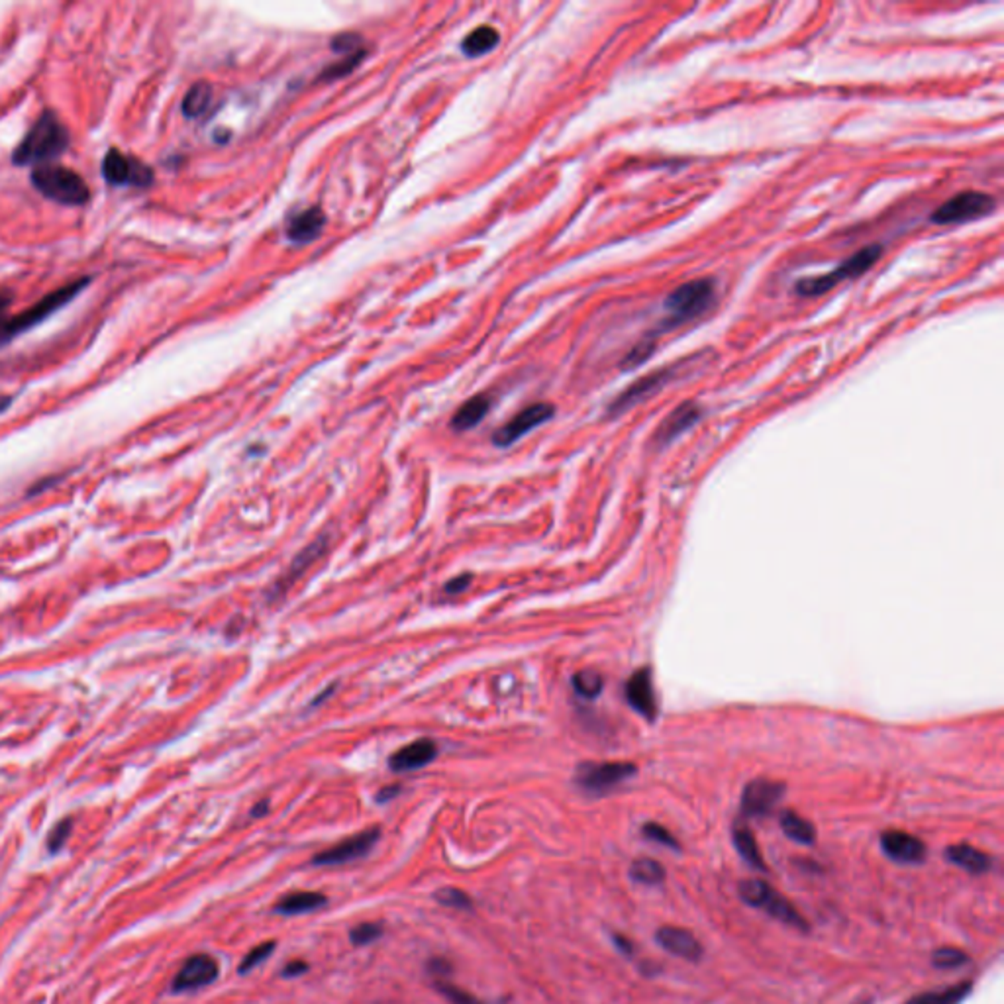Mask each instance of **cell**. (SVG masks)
I'll return each instance as SVG.
<instances>
[{
  "mask_svg": "<svg viewBox=\"0 0 1004 1004\" xmlns=\"http://www.w3.org/2000/svg\"><path fill=\"white\" fill-rule=\"evenodd\" d=\"M69 147V132L64 122L54 114L52 110L35 120L30 132L24 135L22 144L16 147L15 159L16 165H40L44 161L55 159Z\"/></svg>",
  "mask_w": 1004,
  "mask_h": 1004,
  "instance_id": "cell-1",
  "label": "cell"
},
{
  "mask_svg": "<svg viewBox=\"0 0 1004 1004\" xmlns=\"http://www.w3.org/2000/svg\"><path fill=\"white\" fill-rule=\"evenodd\" d=\"M716 284L712 279H695L681 284L665 301V320L660 332H671L687 322L699 318L714 304ZM657 333V332H655ZM653 333V336H655Z\"/></svg>",
  "mask_w": 1004,
  "mask_h": 1004,
  "instance_id": "cell-2",
  "label": "cell"
},
{
  "mask_svg": "<svg viewBox=\"0 0 1004 1004\" xmlns=\"http://www.w3.org/2000/svg\"><path fill=\"white\" fill-rule=\"evenodd\" d=\"M32 183L49 201L67 206H81L91 198L86 183L75 171L61 165H40L32 173Z\"/></svg>",
  "mask_w": 1004,
  "mask_h": 1004,
  "instance_id": "cell-3",
  "label": "cell"
},
{
  "mask_svg": "<svg viewBox=\"0 0 1004 1004\" xmlns=\"http://www.w3.org/2000/svg\"><path fill=\"white\" fill-rule=\"evenodd\" d=\"M86 284H89V279L75 281L64 289H57L55 293L44 296L38 304L24 310L22 314L15 318H0V348H3V345L8 343L10 340H15L18 333L34 328L35 324H40V322L52 316L55 310L71 303L86 287Z\"/></svg>",
  "mask_w": 1004,
  "mask_h": 1004,
  "instance_id": "cell-4",
  "label": "cell"
},
{
  "mask_svg": "<svg viewBox=\"0 0 1004 1004\" xmlns=\"http://www.w3.org/2000/svg\"><path fill=\"white\" fill-rule=\"evenodd\" d=\"M740 899L748 904V907L760 909L765 914H770L771 919L783 922L790 928H797L800 932H809V922L802 919L799 910L792 904L780 897L779 892L765 881L760 879H748L738 885Z\"/></svg>",
  "mask_w": 1004,
  "mask_h": 1004,
  "instance_id": "cell-5",
  "label": "cell"
},
{
  "mask_svg": "<svg viewBox=\"0 0 1004 1004\" xmlns=\"http://www.w3.org/2000/svg\"><path fill=\"white\" fill-rule=\"evenodd\" d=\"M881 253H883V247L879 244L867 245V247H863V250H860L858 253H853L850 259H846L844 263H840L834 271L826 273V275L807 277V279L797 281L795 291L800 296L824 294L828 291H832L836 284H840L841 281L861 277L863 273H867L873 267V263L877 262L879 257H881Z\"/></svg>",
  "mask_w": 1004,
  "mask_h": 1004,
  "instance_id": "cell-6",
  "label": "cell"
},
{
  "mask_svg": "<svg viewBox=\"0 0 1004 1004\" xmlns=\"http://www.w3.org/2000/svg\"><path fill=\"white\" fill-rule=\"evenodd\" d=\"M638 773V767L628 761H587L577 767L575 783L581 790H585L587 795L601 797L622 785L624 780L631 779Z\"/></svg>",
  "mask_w": 1004,
  "mask_h": 1004,
  "instance_id": "cell-7",
  "label": "cell"
},
{
  "mask_svg": "<svg viewBox=\"0 0 1004 1004\" xmlns=\"http://www.w3.org/2000/svg\"><path fill=\"white\" fill-rule=\"evenodd\" d=\"M997 208L995 196L979 191H965L956 196H951L939 208H936L929 220L932 224L938 226H951V224H965L977 218H983L993 213Z\"/></svg>",
  "mask_w": 1004,
  "mask_h": 1004,
  "instance_id": "cell-8",
  "label": "cell"
},
{
  "mask_svg": "<svg viewBox=\"0 0 1004 1004\" xmlns=\"http://www.w3.org/2000/svg\"><path fill=\"white\" fill-rule=\"evenodd\" d=\"M103 175L116 187H138L145 189L154 183V171L144 161L124 155L118 150H110L103 161Z\"/></svg>",
  "mask_w": 1004,
  "mask_h": 1004,
  "instance_id": "cell-9",
  "label": "cell"
},
{
  "mask_svg": "<svg viewBox=\"0 0 1004 1004\" xmlns=\"http://www.w3.org/2000/svg\"><path fill=\"white\" fill-rule=\"evenodd\" d=\"M785 797V785L773 779H753L741 792V814L748 818L770 816L780 799Z\"/></svg>",
  "mask_w": 1004,
  "mask_h": 1004,
  "instance_id": "cell-10",
  "label": "cell"
},
{
  "mask_svg": "<svg viewBox=\"0 0 1004 1004\" xmlns=\"http://www.w3.org/2000/svg\"><path fill=\"white\" fill-rule=\"evenodd\" d=\"M553 414H555V408L550 403L530 404L522 413H518L511 422H506L497 433H494L492 442L494 445H499V448H508V445H512L514 442L526 436L528 432L542 426L543 422H548V420L553 418Z\"/></svg>",
  "mask_w": 1004,
  "mask_h": 1004,
  "instance_id": "cell-11",
  "label": "cell"
},
{
  "mask_svg": "<svg viewBox=\"0 0 1004 1004\" xmlns=\"http://www.w3.org/2000/svg\"><path fill=\"white\" fill-rule=\"evenodd\" d=\"M381 838V832L379 828H369V830H363L362 834H355L348 840L340 841V844L332 846L330 850L318 853L316 858L313 860L314 865H343L348 861H355L359 858H363V855H367L371 850L375 848V844Z\"/></svg>",
  "mask_w": 1004,
  "mask_h": 1004,
  "instance_id": "cell-12",
  "label": "cell"
},
{
  "mask_svg": "<svg viewBox=\"0 0 1004 1004\" xmlns=\"http://www.w3.org/2000/svg\"><path fill=\"white\" fill-rule=\"evenodd\" d=\"M675 367H665V369H660V371H653V373L646 375L643 379L636 381L634 385L628 387L622 394L618 396V399L609 406V414L611 416H618L626 413L628 408H631L634 404L646 401L648 396H651L655 391H660L661 387H665L669 381H671L675 377Z\"/></svg>",
  "mask_w": 1004,
  "mask_h": 1004,
  "instance_id": "cell-13",
  "label": "cell"
},
{
  "mask_svg": "<svg viewBox=\"0 0 1004 1004\" xmlns=\"http://www.w3.org/2000/svg\"><path fill=\"white\" fill-rule=\"evenodd\" d=\"M881 848L889 860L900 865H919L926 860L924 841L909 832H902V830H887V832H883Z\"/></svg>",
  "mask_w": 1004,
  "mask_h": 1004,
  "instance_id": "cell-14",
  "label": "cell"
},
{
  "mask_svg": "<svg viewBox=\"0 0 1004 1004\" xmlns=\"http://www.w3.org/2000/svg\"><path fill=\"white\" fill-rule=\"evenodd\" d=\"M218 977V963L214 958L198 953V956L189 958L183 963L179 969L175 981H173V990L175 993H187V990H194L206 987Z\"/></svg>",
  "mask_w": 1004,
  "mask_h": 1004,
  "instance_id": "cell-15",
  "label": "cell"
},
{
  "mask_svg": "<svg viewBox=\"0 0 1004 1004\" xmlns=\"http://www.w3.org/2000/svg\"><path fill=\"white\" fill-rule=\"evenodd\" d=\"M624 699L640 716L646 721L653 722L657 716V702H655V691L651 671L648 667H641L631 675L624 685Z\"/></svg>",
  "mask_w": 1004,
  "mask_h": 1004,
  "instance_id": "cell-16",
  "label": "cell"
},
{
  "mask_svg": "<svg viewBox=\"0 0 1004 1004\" xmlns=\"http://www.w3.org/2000/svg\"><path fill=\"white\" fill-rule=\"evenodd\" d=\"M655 941L660 944L667 953L677 956L685 961H701L704 948L701 941L691 934L689 929L677 928V926H663L655 932Z\"/></svg>",
  "mask_w": 1004,
  "mask_h": 1004,
  "instance_id": "cell-17",
  "label": "cell"
},
{
  "mask_svg": "<svg viewBox=\"0 0 1004 1004\" xmlns=\"http://www.w3.org/2000/svg\"><path fill=\"white\" fill-rule=\"evenodd\" d=\"M702 416V408L697 404V403H683L681 406H677L675 411L669 414L663 424L657 428L655 432V443L657 445H667L671 443L675 438H679L681 433L687 432L691 426H695L699 420Z\"/></svg>",
  "mask_w": 1004,
  "mask_h": 1004,
  "instance_id": "cell-18",
  "label": "cell"
},
{
  "mask_svg": "<svg viewBox=\"0 0 1004 1004\" xmlns=\"http://www.w3.org/2000/svg\"><path fill=\"white\" fill-rule=\"evenodd\" d=\"M438 755V746L432 740H416L403 750L391 755L389 765L393 771H414L428 765Z\"/></svg>",
  "mask_w": 1004,
  "mask_h": 1004,
  "instance_id": "cell-19",
  "label": "cell"
},
{
  "mask_svg": "<svg viewBox=\"0 0 1004 1004\" xmlns=\"http://www.w3.org/2000/svg\"><path fill=\"white\" fill-rule=\"evenodd\" d=\"M326 226V214L320 208H308L294 214L289 220L287 238L294 244H306L318 238V234Z\"/></svg>",
  "mask_w": 1004,
  "mask_h": 1004,
  "instance_id": "cell-20",
  "label": "cell"
},
{
  "mask_svg": "<svg viewBox=\"0 0 1004 1004\" xmlns=\"http://www.w3.org/2000/svg\"><path fill=\"white\" fill-rule=\"evenodd\" d=\"M326 902L328 899L322 895V892H314V890L289 892V895L279 899V902L275 904V912L283 916H299L306 912H314L324 907Z\"/></svg>",
  "mask_w": 1004,
  "mask_h": 1004,
  "instance_id": "cell-21",
  "label": "cell"
},
{
  "mask_svg": "<svg viewBox=\"0 0 1004 1004\" xmlns=\"http://www.w3.org/2000/svg\"><path fill=\"white\" fill-rule=\"evenodd\" d=\"M946 858L953 863L961 867V870H965L967 873L971 875H983L990 870V858L981 851L977 850L969 844H956V846H949L948 851H946Z\"/></svg>",
  "mask_w": 1004,
  "mask_h": 1004,
  "instance_id": "cell-22",
  "label": "cell"
},
{
  "mask_svg": "<svg viewBox=\"0 0 1004 1004\" xmlns=\"http://www.w3.org/2000/svg\"><path fill=\"white\" fill-rule=\"evenodd\" d=\"M326 545H328L326 538H320V540H316L314 543H310L304 552H301L299 555H296V557H294V562H293V565L289 567L287 575H284V577L281 579V582L277 585V589H273V592L287 591L296 579H299L303 573H306V569H308L310 565H313V563L318 560V557H322V553H324V550H326Z\"/></svg>",
  "mask_w": 1004,
  "mask_h": 1004,
  "instance_id": "cell-23",
  "label": "cell"
},
{
  "mask_svg": "<svg viewBox=\"0 0 1004 1004\" xmlns=\"http://www.w3.org/2000/svg\"><path fill=\"white\" fill-rule=\"evenodd\" d=\"M732 841H734V848L736 851L741 855V860L746 861L750 867H753V870L758 871H767L765 867V861H763V855H761V850L758 846V841H755L751 830L748 826L743 824H734L732 828Z\"/></svg>",
  "mask_w": 1004,
  "mask_h": 1004,
  "instance_id": "cell-24",
  "label": "cell"
},
{
  "mask_svg": "<svg viewBox=\"0 0 1004 1004\" xmlns=\"http://www.w3.org/2000/svg\"><path fill=\"white\" fill-rule=\"evenodd\" d=\"M489 408H491V399L487 394L473 396V399H469L460 411L453 414L452 428L457 432H467L471 428H475L481 420L487 416Z\"/></svg>",
  "mask_w": 1004,
  "mask_h": 1004,
  "instance_id": "cell-25",
  "label": "cell"
},
{
  "mask_svg": "<svg viewBox=\"0 0 1004 1004\" xmlns=\"http://www.w3.org/2000/svg\"><path fill=\"white\" fill-rule=\"evenodd\" d=\"M779 824H780V830H783V834L789 840L797 841V844L812 846L816 841V828L812 826V822L807 820V818H802L800 814H797L795 810L780 812Z\"/></svg>",
  "mask_w": 1004,
  "mask_h": 1004,
  "instance_id": "cell-26",
  "label": "cell"
},
{
  "mask_svg": "<svg viewBox=\"0 0 1004 1004\" xmlns=\"http://www.w3.org/2000/svg\"><path fill=\"white\" fill-rule=\"evenodd\" d=\"M973 983L961 981L946 989L928 990V993H920L912 999H909L904 1004H961L967 997L971 995Z\"/></svg>",
  "mask_w": 1004,
  "mask_h": 1004,
  "instance_id": "cell-27",
  "label": "cell"
},
{
  "mask_svg": "<svg viewBox=\"0 0 1004 1004\" xmlns=\"http://www.w3.org/2000/svg\"><path fill=\"white\" fill-rule=\"evenodd\" d=\"M499 42H501L499 30H494L491 26H479L463 40L462 49L469 57H481L492 52V49L499 45Z\"/></svg>",
  "mask_w": 1004,
  "mask_h": 1004,
  "instance_id": "cell-28",
  "label": "cell"
},
{
  "mask_svg": "<svg viewBox=\"0 0 1004 1004\" xmlns=\"http://www.w3.org/2000/svg\"><path fill=\"white\" fill-rule=\"evenodd\" d=\"M210 104H213V86L204 81L194 83L183 98V113L189 118H201L208 113Z\"/></svg>",
  "mask_w": 1004,
  "mask_h": 1004,
  "instance_id": "cell-29",
  "label": "cell"
},
{
  "mask_svg": "<svg viewBox=\"0 0 1004 1004\" xmlns=\"http://www.w3.org/2000/svg\"><path fill=\"white\" fill-rule=\"evenodd\" d=\"M631 881H636L640 885H648V887H657L661 885L665 881V867L655 861V860H650V858H641V860H636L634 863L630 865V871H628Z\"/></svg>",
  "mask_w": 1004,
  "mask_h": 1004,
  "instance_id": "cell-30",
  "label": "cell"
},
{
  "mask_svg": "<svg viewBox=\"0 0 1004 1004\" xmlns=\"http://www.w3.org/2000/svg\"><path fill=\"white\" fill-rule=\"evenodd\" d=\"M572 683L577 695L582 699H597L604 687L601 673L594 671V669H585V671L575 673Z\"/></svg>",
  "mask_w": 1004,
  "mask_h": 1004,
  "instance_id": "cell-31",
  "label": "cell"
},
{
  "mask_svg": "<svg viewBox=\"0 0 1004 1004\" xmlns=\"http://www.w3.org/2000/svg\"><path fill=\"white\" fill-rule=\"evenodd\" d=\"M969 961V956L958 948H939L932 953V963L938 969H958Z\"/></svg>",
  "mask_w": 1004,
  "mask_h": 1004,
  "instance_id": "cell-32",
  "label": "cell"
},
{
  "mask_svg": "<svg viewBox=\"0 0 1004 1004\" xmlns=\"http://www.w3.org/2000/svg\"><path fill=\"white\" fill-rule=\"evenodd\" d=\"M641 836L648 838L650 841H655V844H661V846H667L669 850H675L679 851L681 846L677 838L669 832L667 828H663L661 824H655V822H648L641 826Z\"/></svg>",
  "mask_w": 1004,
  "mask_h": 1004,
  "instance_id": "cell-33",
  "label": "cell"
},
{
  "mask_svg": "<svg viewBox=\"0 0 1004 1004\" xmlns=\"http://www.w3.org/2000/svg\"><path fill=\"white\" fill-rule=\"evenodd\" d=\"M436 900L440 904H443V907L457 909V910H469L471 909V899H469L467 892H463L460 889H453V887L440 889L436 892Z\"/></svg>",
  "mask_w": 1004,
  "mask_h": 1004,
  "instance_id": "cell-34",
  "label": "cell"
},
{
  "mask_svg": "<svg viewBox=\"0 0 1004 1004\" xmlns=\"http://www.w3.org/2000/svg\"><path fill=\"white\" fill-rule=\"evenodd\" d=\"M365 52H357L353 55H348L343 61H340V64H333L332 67H328L324 73H322V77H324V81H332V79H340L343 75H348L350 71H353L357 67L359 61L363 59Z\"/></svg>",
  "mask_w": 1004,
  "mask_h": 1004,
  "instance_id": "cell-35",
  "label": "cell"
},
{
  "mask_svg": "<svg viewBox=\"0 0 1004 1004\" xmlns=\"http://www.w3.org/2000/svg\"><path fill=\"white\" fill-rule=\"evenodd\" d=\"M273 949H275V941H265V944L253 948V949L244 958V961L240 963V973L252 971L253 967H257L259 963H263V961L271 956V951H273Z\"/></svg>",
  "mask_w": 1004,
  "mask_h": 1004,
  "instance_id": "cell-36",
  "label": "cell"
},
{
  "mask_svg": "<svg viewBox=\"0 0 1004 1004\" xmlns=\"http://www.w3.org/2000/svg\"><path fill=\"white\" fill-rule=\"evenodd\" d=\"M362 45H363L362 35L350 34V32H348V34H340V35H336V38L332 40V49H333V52H342V54H348V55H353V54H357V52H363Z\"/></svg>",
  "mask_w": 1004,
  "mask_h": 1004,
  "instance_id": "cell-37",
  "label": "cell"
},
{
  "mask_svg": "<svg viewBox=\"0 0 1004 1004\" xmlns=\"http://www.w3.org/2000/svg\"><path fill=\"white\" fill-rule=\"evenodd\" d=\"M381 934H383V928L379 924H362L352 929L350 939L353 946H367V944H373L377 938H381Z\"/></svg>",
  "mask_w": 1004,
  "mask_h": 1004,
  "instance_id": "cell-38",
  "label": "cell"
},
{
  "mask_svg": "<svg viewBox=\"0 0 1004 1004\" xmlns=\"http://www.w3.org/2000/svg\"><path fill=\"white\" fill-rule=\"evenodd\" d=\"M436 989L440 990V993L448 999L452 1004H482L479 999H475L471 993H467V990L463 989H457L450 983H443V981H438L436 983Z\"/></svg>",
  "mask_w": 1004,
  "mask_h": 1004,
  "instance_id": "cell-39",
  "label": "cell"
},
{
  "mask_svg": "<svg viewBox=\"0 0 1004 1004\" xmlns=\"http://www.w3.org/2000/svg\"><path fill=\"white\" fill-rule=\"evenodd\" d=\"M71 828H73V820H69V818H67V820H61V822L52 830V834H49V838H47V848H49V851L57 853L61 848L65 846V841H67L69 836H71Z\"/></svg>",
  "mask_w": 1004,
  "mask_h": 1004,
  "instance_id": "cell-40",
  "label": "cell"
},
{
  "mask_svg": "<svg viewBox=\"0 0 1004 1004\" xmlns=\"http://www.w3.org/2000/svg\"><path fill=\"white\" fill-rule=\"evenodd\" d=\"M655 352V342H641L622 359V369H634Z\"/></svg>",
  "mask_w": 1004,
  "mask_h": 1004,
  "instance_id": "cell-41",
  "label": "cell"
},
{
  "mask_svg": "<svg viewBox=\"0 0 1004 1004\" xmlns=\"http://www.w3.org/2000/svg\"><path fill=\"white\" fill-rule=\"evenodd\" d=\"M471 581H473V577H471V575H460V577L452 579L448 585H445V591L452 592V594H457V592L465 591L471 585Z\"/></svg>",
  "mask_w": 1004,
  "mask_h": 1004,
  "instance_id": "cell-42",
  "label": "cell"
},
{
  "mask_svg": "<svg viewBox=\"0 0 1004 1004\" xmlns=\"http://www.w3.org/2000/svg\"><path fill=\"white\" fill-rule=\"evenodd\" d=\"M612 939H614V946L624 953L626 958H631L634 956V946H631V941L624 936H618V934H612Z\"/></svg>",
  "mask_w": 1004,
  "mask_h": 1004,
  "instance_id": "cell-43",
  "label": "cell"
},
{
  "mask_svg": "<svg viewBox=\"0 0 1004 1004\" xmlns=\"http://www.w3.org/2000/svg\"><path fill=\"white\" fill-rule=\"evenodd\" d=\"M308 971V965L304 961H293L283 969V977H299Z\"/></svg>",
  "mask_w": 1004,
  "mask_h": 1004,
  "instance_id": "cell-44",
  "label": "cell"
},
{
  "mask_svg": "<svg viewBox=\"0 0 1004 1004\" xmlns=\"http://www.w3.org/2000/svg\"><path fill=\"white\" fill-rule=\"evenodd\" d=\"M10 301H12V294L6 291H0V313H3V310L10 304Z\"/></svg>",
  "mask_w": 1004,
  "mask_h": 1004,
  "instance_id": "cell-45",
  "label": "cell"
},
{
  "mask_svg": "<svg viewBox=\"0 0 1004 1004\" xmlns=\"http://www.w3.org/2000/svg\"><path fill=\"white\" fill-rule=\"evenodd\" d=\"M396 790H399V787H393V789H385V790H381L379 800H387V799H391L393 795H396Z\"/></svg>",
  "mask_w": 1004,
  "mask_h": 1004,
  "instance_id": "cell-46",
  "label": "cell"
},
{
  "mask_svg": "<svg viewBox=\"0 0 1004 1004\" xmlns=\"http://www.w3.org/2000/svg\"><path fill=\"white\" fill-rule=\"evenodd\" d=\"M265 807H267V802H263V804H262V807H255V810H253V816H257V814H263V812H265Z\"/></svg>",
  "mask_w": 1004,
  "mask_h": 1004,
  "instance_id": "cell-47",
  "label": "cell"
},
{
  "mask_svg": "<svg viewBox=\"0 0 1004 1004\" xmlns=\"http://www.w3.org/2000/svg\"><path fill=\"white\" fill-rule=\"evenodd\" d=\"M8 403H10V399H3V401H0V411H3V406H6Z\"/></svg>",
  "mask_w": 1004,
  "mask_h": 1004,
  "instance_id": "cell-48",
  "label": "cell"
},
{
  "mask_svg": "<svg viewBox=\"0 0 1004 1004\" xmlns=\"http://www.w3.org/2000/svg\"><path fill=\"white\" fill-rule=\"evenodd\" d=\"M863 1004H871V1002H863Z\"/></svg>",
  "mask_w": 1004,
  "mask_h": 1004,
  "instance_id": "cell-49",
  "label": "cell"
}]
</instances>
